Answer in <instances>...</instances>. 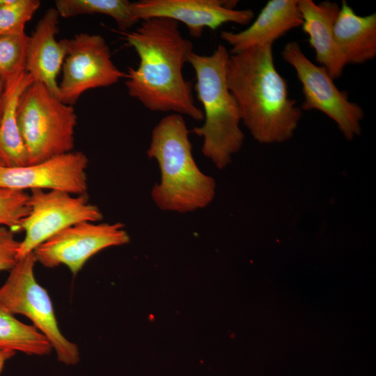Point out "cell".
Segmentation results:
<instances>
[{
    "mask_svg": "<svg viewBox=\"0 0 376 376\" xmlns=\"http://www.w3.org/2000/svg\"><path fill=\"white\" fill-rule=\"evenodd\" d=\"M121 33L139 58L137 68H129L126 73L125 84L130 96L152 111H173L203 120V111L194 102L191 82L182 73L193 45L181 34L179 22L150 18L134 31Z\"/></svg>",
    "mask_w": 376,
    "mask_h": 376,
    "instance_id": "6da1fadb",
    "label": "cell"
},
{
    "mask_svg": "<svg viewBox=\"0 0 376 376\" xmlns=\"http://www.w3.org/2000/svg\"><path fill=\"white\" fill-rule=\"evenodd\" d=\"M273 44L251 47L230 54L226 81L242 121L260 143H282L292 137L302 116L290 98L286 80L277 71Z\"/></svg>",
    "mask_w": 376,
    "mask_h": 376,
    "instance_id": "7a4b0ae2",
    "label": "cell"
},
{
    "mask_svg": "<svg viewBox=\"0 0 376 376\" xmlns=\"http://www.w3.org/2000/svg\"><path fill=\"white\" fill-rule=\"evenodd\" d=\"M189 133L182 116L174 113L162 118L152 131L147 155L157 162L160 182L154 185L151 196L162 210L193 212L214 199L215 180L196 164Z\"/></svg>",
    "mask_w": 376,
    "mask_h": 376,
    "instance_id": "3957f363",
    "label": "cell"
},
{
    "mask_svg": "<svg viewBox=\"0 0 376 376\" xmlns=\"http://www.w3.org/2000/svg\"><path fill=\"white\" fill-rule=\"evenodd\" d=\"M229 56L226 47L219 45L210 56L193 52L187 60L196 74L195 91L203 109L204 123L192 132L203 139V155L219 169L231 162L244 139L240 110L226 81Z\"/></svg>",
    "mask_w": 376,
    "mask_h": 376,
    "instance_id": "277c9868",
    "label": "cell"
},
{
    "mask_svg": "<svg viewBox=\"0 0 376 376\" xmlns=\"http://www.w3.org/2000/svg\"><path fill=\"white\" fill-rule=\"evenodd\" d=\"M17 122L29 164L72 151L77 116L43 84L33 81L23 92Z\"/></svg>",
    "mask_w": 376,
    "mask_h": 376,
    "instance_id": "5b68a950",
    "label": "cell"
},
{
    "mask_svg": "<svg viewBox=\"0 0 376 376\" xmlns=\"http://www.w3.org/2000/svg\"><path fill=\"white\" fill-rule=\"evenodd\" d=\"M36 263L33 251L19 259L9 271L0 287V308L28 318L49 340L58 362L76 365L80 360L78 346L61 331L52 299L35 277Z\"/></svg>",
    "mask_w": 376,
    "mask_h": 376,
    "instance_id": "8992f818",
    "label": "cell"
},
{
    "mask_svg": "<svg viewBox=\"0 0 376 376\" xmlns=\"http://www.w3.org/2000/svg\"><path fill=\"white\" fill-rule=\"evenodd\" d=\"M281 55L295 69L301 84L304 101L301 109L324 113L337 124L349 141L359 136L363 110L357 103L349 100L347 92L337 88L327 70L312 63L297 41L285 44Z\"/></svg>",
    "mask_w": 376,
    "mask_h": 376,
    "instance_id": "52a82bcc",
    "label": "cell"
},
{
    "mask_svg": "<svg viewBox=\"0 0 376 376\" xmlns=\"http://www.w3.org/2000/svg\"><path fill=\"white\" fill-rule=\"evenodd\" d=\"M31 192L29 212L19 227V231L25 235L19 241L18 260L71 226L97 222L103 218L99 207L91 203L86 195L55 190L33 189Z\"/></svg>",
    "mask_w": 376,
    "mask_h": 376,
    "instance_id": "ba28073f",
    "label": "cell"
},
{
    "mask_svg": "<svg viewBox=\"0 0 376 376\" xmlns=\"http://www.w3.org/2000/svg\"><path fill=\"white\" fill-rule=\"evenodd\" d=\"M67 54L58 84V98L73 106L90 89L115 84L127 74L111 58L104 38L98 34L80 33L66 39Z\"/></svg>",
    "mask_w": 376,
    "mask_h": 376,
    "instance_id": "9c48e42d",
    "label": "cell"
},
{
    "mask_svg": "<svg viewBox=\"0 0 376 376\" xmlns=\"http://www.w3.org/2000/svg\"><path fill=\"white\" fill-rule=\"evenodd\" d=\"M124 228L119 222L75 224L38 246L33 251L36 262L47 268L64 265L76 275L97 253L128 243L130 238Z\"/></svg>",
    "mask_w": 376,
    "mask_h": 376,
    "instance_id": "30bf717a",
    "label": "cell"
},
{
    "mask_svg": "<svg viewBox=\"0 0 376 376\" xmlns=\"http://www.w3.org/2000/svg\"><path fill=\"white\" fill-rule=\"evenodd\" d=\"M235 0H141L132 2L139 20L164 17L183 23L189 34L200 38L205 28L215 30L232 22L249 24L254 17L251 9L235 8Z\"/></svg>",
    "mask_w": 376,
    "mask_h": 376,
    "instance_id": "8fae6325",
    "label": "cell"
},
{
    "mask_svg": "<svg viewBox=\"0 0 376 376\" xmlns=\"http://www.w3.org/2000/svg\"><path fill=\"white\" fill-rule=\"evenodd\" d=\"M88 159L71 151L23 166H0V187L15 190H55L86 195Z\"/></svg>",
    "mask_w": 376,
    "mask_h": 376,
    "instance_id": "7c38bea8",
    "label": "cell"
},
{
    "mask_svg": "<svg viewBox=\"0 0 376 376\" xmlns=\"http://www.w3.org/2000/svg\"><path fill=\"white\" fill-rule=\"evenodd\" d=\"M60 15L55 8L48 9L29 36L26 72L33 81L43 84L58 97L57 76L67 54L66 39L57 40Z\"/></svg>",
    "mask_w": 376,
    "mask_h": 376,
    "instance_id": "4fadbf2b",
    "label": "cell"
},
{
    "mask_svg": "<svg viewBox=\"0 0 376 376\" xmlns=\"http://www.w3.org/2000/svg\"><path fill=\"white\" fill-rule=\"evenodd\" d=\"M301 24L298 0H269L246 29L240 32L223 31L220 37L231 47L233 54L256 45L273 44Z\"/></svg>",
    "mask_w": 376,
    "mask_h": 376,
    "instance_id": "5bb4252c",
    "label": "cell"
},
{
    "mask_svg": "<svg viewBox=\"0 0 376 376\" xmlns=\"http://www.w3.org/2000/svg\"><path fill=\"white\" fill-rule=\"evenodd\" d=\"M298 7L302 19L301 26L308 36L317 62L327 70L333 79L339 78L346 65L334 33L340 6L330 1L316 3L313 0H298Z\"/></svg>",
    "mask_w": 376,
    "mask_h": 376,
    "instance_id": "9a60e30c",
    "label": "cell"
},
{
    "mask_svg": "<svg viewBox=\"0 0 376 376\" xmlns=\"http://www.w3.org/2000/svg\"><path fill=\"white\" fill-rule=\"evenodd\" d=\"M334 33L346 65L363 64L375 57L376 13L359 15L346 1H343Z\"/></svg>",
    "mask_w": 376,
    "mask_h": 376,
    "instance_id": "2e32d148",
    "label": "cell"
},
{
    "mask_svg": "<svg viewBox=\"0 0 376 376\" xmlns=\"http://www.w3.org/2000/svg\"><path fill=\"white\" fill-rule=\"evenodd\" d=\"M33 81L31 77L24 72L4 83L0 121V157L6 166L17 167L29 164L18 126L17 109L21 95Z\"/></svg>",
    "mask_w": 376,
    "mask_h": 376,
    "instance_id": "e0dca14e",
    "label": "cell"
},
{
    "mask_svg": "<svg viewBox=\"0 0 376 376\" xmlns=\"http://www.w3.org/2000/svg\"><path fill=\"white\" fill-rule=\"evenodd\" d=\"M0 350L41 357L49 354L53 349L47 338L33 324H24L0 308Z\"/></svg>",
    "mask_w": 376,
    "mask_h": 376,
    "instance_id": "ac0fdd59",
    "label": "cell"
},
{
    "mask_svg": "<svg viewBox=\"0 0 376 376\" xmlns=\"http://www.w3.org/2000/svg\"><path fill=\"white\" fill-rule=\"evenodd\" d=\"M55 8L60 17L65 18L95 13L109 16L121 32L139 21L134 15L132 2L127 0H56Z\"/></svg>",
    "mask_w": 376,
    "mask_h": 376,
    "instance_id": "d6986e66",
    "label": "cell"
},
{
    "mask_svg": "<svg viewBox=\"0 0 376 376\" xmlns=\"http://www.w3.org/2000/svg\"><path fill=\"white\" fill-rule=\"evenodd\" d=\"M29 36H0V77L4 83L26 72Z\"/></svg>",
    "mask_w": 376,
    "mask_h": 376,
    "instance_id": "ffe728a7",
    "label": "cell"
},
{
    "mask_svg": "<svg viewBox=\"0 0 376 376\" xmlns=\"http://www.w3.org/2000/svg\"><path fill=\"white\" fill-rule=\"evenodd\" d=\"M40 6L38 0H10L0 8V36L25 33L26 23Z\"/></svg>",
    "mask_w": 376,
    "mask_h": 376,
    "instance_id": "44dd1931",
    "label": "cell"
},
{
    "mask_svg": "<svg viewBox=\"0 0 376 376\" xmlns=\"http://www.w3.org/2000/svg\"><path fill=\"white\" fill-rule=\"evenodd\" d=\"M29 194L24 191L0 187V226L19 231L29 212Z\"/></svg>",
    "mask_w": 376,
    "mask_h": 376,
    "instance_id": "7402d4cb",
    "label": "cell"
},
{
    "mask_svg": "<svg viewBox=\"0 0 376 376\" xmlns=\"http://www.w3.org/2000/svg\"><path fill=\"white\" fill-rule=\"evenodd\" d=\"M19 245L15 232L6 226H0V272L10 271L15 265Z\"/></svg>",
    "mask_w": 376,
    "mask_h": 376,
    "instance_id": "603a6c76",
    "label": "cell"
},
{
    "mask_svg": "<svg viewBox=\"0 0 376 376\" xmlns=\"http://www.w3.org/2000/svg\"><path fill=\"white\" fill-rule=\"evenodd\" d=\"M16 352L10 350H0V374L8 360L11 359Z\"/></svg>",
    "mask_w": 376,
    "mask_h": 376,
    "instance_id": "cb8c5ba5",
    "label": "cell"
},
{
    "mask_svg": "<svg viewBox=\"0 0 376 376\" xmlns=\"http://www.w3.org/2000/svg\"><path fill=\"white\" fill-rule=\"evenodd\" d=\"M3 92H4V82L0 77V121L2 113L3 101Z\"/></svg>",
    "mask_w": 376,
    "mask_h": 376,
    "instance_id": "d4e9b609",
    "label": "cell"
},
{
    "mask_svg": "<svg viewBox=\"0 0 376 376\" xmlns=\"http://www.w3.org/2000/svg\"><path fill=\"white\" fill-rule=\"evenodd\" d=\"M0 166H4L3 164V162L1 160V157H0Z\"/></svg>",
    "mask_w": 376,
    "mask_h": 376,
    "instance_id": "484cf974",
    "label": "cell"
}]
</instances>
